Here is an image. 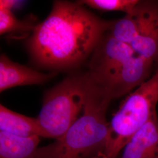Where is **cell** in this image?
I'll use <instances>...</instances> for the list:
<instances>
[{
	"label": "cell",
	"instance_id": "obj_1",
	"mask_svg": "<svg viewBox=\"0 0 158 158\" xmlns=\"http://www.w3.org/2000/svg\"><path fill=\"white\" fill-rule=\"evenodd\" d=\"M113 23L78 2L55 1L49 15L33 30L28 42L31 55L44 67H73L93 53Z\"/></svg>",
	"mask_w": 158,
	"mask_h": 158
},
{
	"label": "cell",
	"instance_id": "obj_2",
	"mask_svg": "<svg viewBox=\"0 0 158 158\" xmlns=\"http://www.w3.org/2000/svg\"><path fill=\"white\" fill-rule=\"evenodd\" d=\"M83 114L53 143L38 149L35 158H95L103 155L110 135L106 119L113 100L89 73H85Z\"/></svg>",
	"mask_w": 158,
	"mask_h": 158
},
{
	"label": "cell",
	"instance_id": "obj_3",
	"mask_svg": "<svg viewBox=\"0 0 158 158\" xmlns=\"http://www.w3.org/2000/svg\"><path fill=\"white\" fill-rule=\"evenodd\" d=\"M158 69L152 76L130 94L110 123L104 158H117L136 132L156 114Z\"/></svg>",
	"mask_w": 158,
	"mask_h": 158
},
{
	"label": "cell",
	"instance_id": "obj_4",
	"mask_svg": "<svg viewBox=\"0 0 158 158\" xmlns=\"http://www.w3.org/2000/svg\"><path fill=\"white\" fill-rule=\"evenodd\" d=\"M85 74L64 79L48 91L37 117L42 137L58 139L62 136L83 110Z\"/></svg>",
	"mask_w": 158,
	"mask_h": 158
},
{
	"label": "cell",
	"instance_id": "obj_5",
	"mask_svg": "<svg viewBox=\"0 0 158 158\" xmlns=\"http://www.w3.org/2000/svg\"><path fill=\"white\" fill-rule=\"evenodd\" d=\"M133 14L137 35L129 45L138 56L158 64V3L139 1Z\"/></svg>",
	"mask_w": 158,
	"mask_h": 158
},
{
	"label": "cell",
	"instance_id": "obj_6",
	"mask_svg": "<svg viewBox=\"0 0 158 158\" xmlns=\"http://www.w3.org/2000/svg\"><path fill=\"white\" fill-rule=\"evenodd\" d=\"M154 66L152 63L135 55L106 76L98 77L89 72L114 99L128 93L149 79Z\"/></svg>",
	"mask_w": 158,
	"mask_h": 158
},
{
	"label": "cell",
	"instance_id": "obj_7",
	"mask_svg": "<svg viewBox=\"0 0 158 158\" xmlns=\"http://www.w3.org/2000/svg\"><path fill=\"white\" fill-rule=\"evenodd\" d=\"M135 55L129 45L115 39L108 31L92 53L89 72L100 77L107 76Z\"/></svg>",
	"mask_w": 158,
	"mask_h": 158
},
{
	"label": "cell",
	"instance_id": "obj_8",
	"mask_svg": "<svg viewBox=\"0 0 158 158\" xmlns=\"http://www.w3.org/2000/svg\"><path fill=\"white\" fill-rule=\"evenodd\" d=\"M55 74H45L11 60L5 55L0 57V91L17 86L46 83Z\"/></svg>",
	"mask_w": 158,
	"mask_h": 158
},
{
	"label": "cell",
	"instance_id": "obj_9",
	"mask_svg": "<svg viewBox=\"0 0 158 158\" xmlns=\"http://www.w3.org/2000/svg\"><path fill=\"white\" fill-rule=\"evenodd\" d=\"M121 152L117 158H158L157 114L132 136Z\"/></svg>",
	"mask_w": 158,
	"mask_h": 158
},
{
	"label": "cell",
	"instance_id": "obj_10",
	"mask_svg": "<svg viewBox=\"0 0 158 158\" xmlns=\"http://www.w3.org/2000/svg\"><path fill=\"white\" fill-rule=\"evenodd\" d=\"M0 131L21 137H42L37 118L15 113L2 104L0 106Z\"/></svg>",
	"mask_w": 158,
	"mask_h": 158
},
{
	"label": "cell",
	"instance_id": "obj_11",
	"mask_svg": "<svg viewBox=\"0 0 158 158\" xmlns=\"http://www.w3.org/2000/svg\"><path fill=\"white\" fill-rule=\"evenodd\" d=\"M40 137H21L0 131V158H35Z\"/></svg>",
	"mask_w": 158,
	"mask_h": 158
},
{
	"label": "cell",
	"instance_id": "obj_12",
	"mask_svg": "<svg viewBox=\"0 0 158 158\" xmlns=\"http://www.w3.org/2000/svg\"><path fill=\"white\" fill-rule=\"evenodd\" d=\"M109 32L115 39L130 45L137 35V26L134 15L126 14L123 18L114 21Z\"/></svg>",
	"mask_w": 158,
	"mask_h": 158
},
{
	"label": "cell",
	"instance_id": "obj_13",
	"mask_svg": "<svg viewBox=\"0 0 158 158\" xmlns=\"http://www.w3.org/2000/svg\"><path fill=\"white\" fill-rule=\"evenodd\" d=\"M139 1L136 0H84L78 2L92 8L102 11H119L131 14L135 10Z\"/></svg>",
	"mask_w": 158,
	"mask_h": 158
},
{
	"label": "cell",
	"instance_id": "obj_14",
	"mask_svg": "<svg viewBox=\"0 0 158 158\" xmlns=\"http://www.w3.org/2000/svg\"><path fill=\"white\" fill-rule=\"evenodd\" d=\"M35 27L18 19L11 10L0 8V34L1 35L17 31L34 30Z\"/></svg>",
	"mask_w": 158,
	"mask_h": 158
},
{
	"label": "cell",
	"instance_id": "obj_15",
	"mask_svg": "<svg viewBox=\"0 0 158 158\" xmlns=\"http://www.w3.org/2000/svg\"><path fill=\"white\" fill-rule=\"evenodd\" d=\"M18 3L17 1L12 0H1L0 1V8H5L11 10L12 8L17 6Z\"/></svg>",
	"mask_w": 158,
	"mask_h": 158
},
{
	"label": "cell",
	"instance_id": "obj_16",
	"mask_svg": "<svg viewBox=\"0 0 158 158\" xmlns=\"http://www.w3.org/2000/svg\"><path fill=\"white\" fill-rule=\"evenodd\" d=\"M95 158H103V157L102 156H98V157H96Z\"/></svg>",
	"mask_w": 158,
	"mask_h": 158
}]
</instances>
